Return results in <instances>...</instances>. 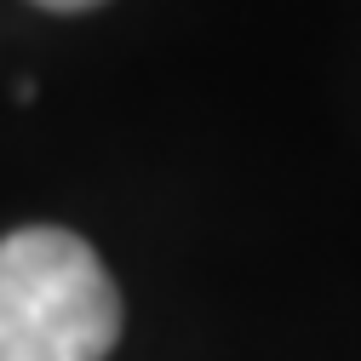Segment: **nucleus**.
Here are the masks:
<instances>
[{
    "mask_svg": "<svg viewBox=\"0 0 361 361\" xmlns=\"http://www.w3.org/2000/svg\"><path fill=\"white\" fill-rule=\"evenodd\" d=\"M35 6H52V12H86V6H104V0H35Z\"/></svg>",
    "mask_w": 361,
    "mask_h": 361,
    "instance_id": "obj_2",
    "label": "nucleus"
},
{
    "mask_svg": "<svg viewBox=\"0 0 361 361\" xmlns=\"http://www.w3.org/2000/svg\"><path fill=\"white\" fill-rule=\"evenodd\" d=\"M121 338V293L69 230L35 224L0 241V361H104Z\"/></svg>",
    "mask_w": 361,
    "mask_h": 361,
    "instance_id": "obj_1",
    "label": "nucleus"
}]
</instances>
